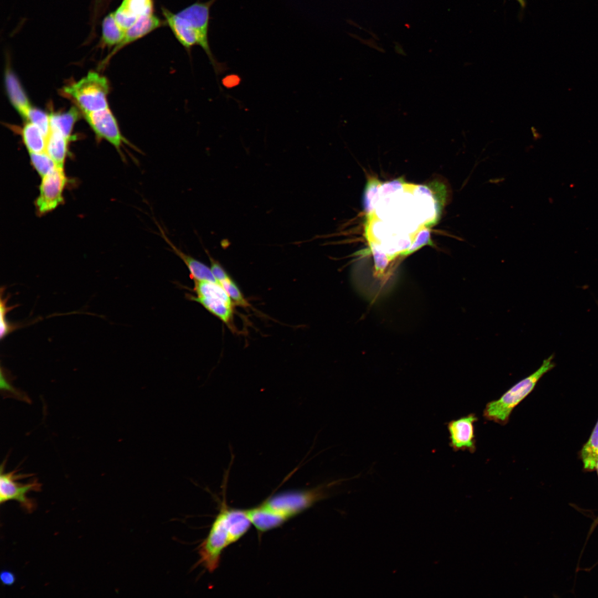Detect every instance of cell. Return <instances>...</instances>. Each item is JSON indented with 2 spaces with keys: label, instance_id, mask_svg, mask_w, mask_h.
<instances>
[{
  "label": "cell",
  "instance_id": "7",
  "mask_svg": "<svg viewBox=\"0 0 598 598\" xmlns=\"http://www.w3.org/2000/svg\"><path fill=\"white\" fill-rule=\"evenodd\" d=\"M323 25L332 48L364 92L379 99L388 91L396 90L390 63L371 40L329 14L323 16Z\"/></svg>",
  "mask_w": 598,
  "mask_h": 598
},
{
  "label": "cell",
  "instance_id": "21",
  "mask_svg": "<svg viewBox=\"0 0 598 598\" xmlns=\"http://www.w3.org/2000/svg\"><path fill=\"white\" fill-rule=\"evenodd\" d=\"M18 596H19V594L14 592L11 596H9L8 598H17ZM1 598H4L3 592H2Z\"/></svg>",
  "mask_w": 598,
  "mask_h": 598
},
{
  "label": "cell",
  "instance_id": "17",
  "mask_svg": "<svg viewBox=\"0 0 598 598\" xmlns=\"http://www.w3.org/2000/svg\"><path fill=\"white\" fill-rule=\"evenodd\" d=\"M440 567L462 598H489L480 578L461 554L440 564Z\"/></svg>",
  "mask_w": 598,
  "mask_h": 598
},
{
  "label": "cell",
  "instance_id": "5",
  "mask_svg": "<svg viewBox=\"0 0 598 598\" xmlns=\"http://www.w3.org/2000/svg\"><path fill=\"white\" fill-rule=\"evenodd\" d=\"M331 49V42L320 38L308 25L281 34L251 62L246 80L227 95V99L209 117L205 126L212 128L225 112L247 94L290 73Z\"/></svg>",
  "mask_w": 598,
  "mask_h": 598
},
{
  "label": "cell",
  "instance_id": "10",
  "mask_svg": "<svg viewBox=\"0 0 598 598\" xmlns=\"http://www.w3.org/2000/svg\"><path fill=\"white\" fill-rule=\"evenodd\" d=\"M134 278L121 266L101 259L93 271L91 302L116 334L125 336L135 303Z\"/></svg>",
  "mask_w": 598,
  "mask_h": 598
},
{
  "label": "cell",
  "instance_id": "2",
  "mask_svg": "<svg viewBox=\"0 0 598 598\" xmlns=\"http://www.w3.org/2000/svg\"><path fill=\"white\" fill-rule=\"evenodd\" d=\"M133 365L126 337L116 333L84 354L79 390L71 402V414L80 430L104 422L126 404V383Z\"/></svg>",
  "mask_w": 598,
  "mask_h": 598
},
{
  "label": "cell",
  "instance_id": "12",
  "mask_svg": "<svg viewBox=\"0 0 598 598\" xmlns=\"http://www.w3.org/2000/svg\"><path fill=\"white\" fill-rule=\"evenodd\" d=\"M43 271L59 306L90 305L93 271L74 251L53 244L45 255Z\"/></svg>",
  "mask_w": 598,
  "mask_h": 598
},
{
  "label": "cell",
  "instance_id": "6",
  "mask_svg": "<svg viewBox=\"0 0 598 598\" xmlns=\"http://www.w3.org/2000/svg\"><path fill=\"white\" fill-rule=\"evenodd\" d=\"M306 0H245L227 23L230 38L250 61L281 34L307 25Z\"/></svg>",
  "mask_w": 598,
  "mask_h": 598
},
{
  "label": "cell",
  "instance_id": "9",
  "mask_svg": "<svg viewBox=\"0 0 598 598\" xmlns=\"http://www.w3.org/2000/svg\"><path fill=\"white\" fill-rule=\"evenodd\" d=\"M322 472L341 493L350 507H352L370 526L379 540L381 554L389 560H411L429 565H436L427 551L421 535L394 520L380 511L370 507L354 496L336 477L326 460L318 454ZM439 566V565H436Z\"/></svg>",
  "mask_w": 598,
  "mask_h": 598
},
{
  "label": "cell",
  "instance_id": "3",
  "mask_svg": "<svg viewBox=\"0 0 598 598\" xmlns=\"http://www.w3.org/2000/svg\"><path fill=\"white\" fill-rule=\"evenodd\" d=\"M425 0L413 4L394 3L352 25L371 40L390 63L399 91L430 128L416 81L419 22Z\"/></svg>",
  "mask_w": 598,
  "mask_h": 598
},
{
  "label": "cell",
  "instance_id": "15",
  "mask_svg": "<svg viewBox=\"0 0 598 598\" xmlns=\"http://www.w3.org/2000/svg\"><path fill=\"white\" fill-rule=\"evenodd\" d=\"M59 309L64 331L82 354L95 350L115 334L92 305L59 306Z\"/></svg>",
  "mask_w": 598,
  "mask_h": 598
},
{
  "label": "cell",
  "instance_id": "1",
  "mask_svg": "<svg viewBox=\"0 0 598 598\" xmlns=\"http://www.w3.org/2000/svg\"><path fill=\"white\" fill-rule=\"evenodd\" d=\"M218 177L212 154L181 143L157 162L133 173L128 182L169 228L217 215Z\"/></svg>",
  "mask_w": 598,
  "mask_h": 598
},
{
  "label": "cell",
  "instance_id": "16",
  "mask_svg": "<svg viewBox=\"0 0 598 598\" xmlns=\"http://www.w3.org/2000/svg\"><path fill=\"white\" fill-rule=\"evenodd\" d=\"M50 238L76 255L94 271L101 260L99 229L65 213L54 226Z\"/></svg>",
  "mask_w": 598,
  "mask_h": 598
},
{
  "label": "cell",
  "instance_id": "11",
  "mask_svg": "<svg viewBox=\"0 0 598 598\" xmlns=\"http://www.w3.org/2000/svg\"><path fill=\"white\" fill-rule=\"evenodd\" d=\"M251 62L233 42L227 24L217 27L204 43V91L217 95L231 93L246 80Z\"/></svg>",
  "mask_w": 598,
  "mask_h": 598
},
{
  "label": "cell",
  "instance_id": "18",
  "mask_svg": "<svg viewBox=\"0 0 598 598\" xmlns=\"http://www.w3.org/2000/svg\"><path fill=\"white\" fill-rule=\"evenodd\" d=\"M421 524V538L436 565L450 560L460 555L452 542L442 529L422 512L416 509Z\"/></svg>",
  "mask_w": 598,
  "mask_h": 598
},
{
  "label": "cell",
  "instance_id": "19",
  "mask_svg": "<svg viewBox=\"0 0 598 598\" xmlns=\"http://www.w3.org/2000/svg\"><path fill=\"white\" fill-rule=\"evenodd\" d=\"M382 598H441V597H434V596H416V595H409V594H402V592H384L381 591Z\"/></svg>",
  "mask_w": 598,
  "mask_h": 598
},
{
  "label": "cell",
  "instance_id": "4",
  "mask_svg": "<svg viewBox=\"0 0 598 598\" xmlns=\"http://www.w3.org/2000/svg\"><path fill=\"white\" fill-rule=\"evenodd\" d=\"M166 229L190 268L215 281L241 306V293L250 279L230 234L218 216Z\"/></svg>",
  "mask_w": 598,
  "mask_h": 598
},
{
  "label": "cell",
  "instance_id": "14",
  "mask_svg": "<svg viewBox=\"0 0 598 598\" xmlns=\"http://www.w3.org/2000/svg\"><path fill=\"white\" fill-rule=\"evenodd\" d=\"M393 591L441 598H462L440 566L411 560H389Z\"/></svg>",
  "mask_w": 598,
  "mask_h": 598
},
{
  "label": "cell",
  "instance_id": "13",
  "mask_svg": "<svg viewBox=\"0 0 598 598\" xmlns=\"http://www.w3.org/2000/svg\"><path fill=\"white\" fill-rule=\"evenodd\" d=\"M156 231V224L147 215L131 225L101 227L99 228L101 259L121 266L138 279Z\"/></svg>",
  "mask_w": 598,
  "mask_h": 598
},
{
  "label": "cell",
  "instance_id": "8",
  "mask_svg": "<svg viewBox=\"0 0 598 598\" xmlns=\"http://www.w3.org/2000/svg\"><path fill=\"white\" fill-rule=\"evenodd\" d=\"M10 167L21 205L37 226L50 237L65 214L31 151L21 141H13Z\"/></svg>",
  "mask_w": 598,
  "mask_h": 598
},
{
  "label": "cell",
  "instance_id": "20",
  "mask_svg": "<svg viewBox=\"0 0 598 598\" xmlns=\"http://www.w3.org/2000/svg\"><path fill=\"white\" fill-rule=\"evenodd\" d=\"M208 1L210 0H190V16L189 18L193 19L195 14L198 12L199 9H202Z\"/></svg>",
  "mask_w": 598,
  "mask_h": 598
}]
</instances>
